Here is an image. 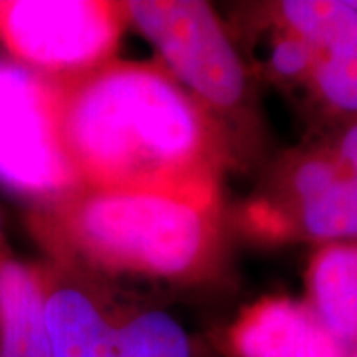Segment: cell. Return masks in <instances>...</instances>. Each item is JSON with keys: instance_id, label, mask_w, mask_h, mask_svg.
<instances>
[{"instance_id": "cell-17", "label": "cell", "mask_w": 357, "mask_h": 357, "mask_svg": "<svg viewBox=\"0 0 357 357\" xmlns=\"http://www.w3.org/2000/svg\"><path fill=\"white\" fill-rule=\"evenodd\" d=\"M351 357H357V349H356V354H351Z\"/></svg>"}, {"instance_id": "cell-1", "label": "cell", "mask_w": 357, "mask_h": 357, "mask_svg": "<svg viewBox=\"0 0 357 357\" xmlns=\"http://www.w3.org/2000/svg\"><path fill=\"white\" fill-rule=\"evenodd\" d=\"M54 82L60 143L79 185L218 197L229 141L161 62L114 58Z\"/></svg>"}, {"instance_id": "cell-3", "label": "cell", "mask_w": 357, "mask_h": 357, "mask_svg": "<svg viewBox=\"0 0 357 357\" xmlns=\"http://www.w3.org/2000/svg\"><path fill=\"white\" fill-rule=\"evenodd\" d=\"M129 24L153 44L161 64L203 105L229 141L232 161L256 153L262 119L241 52L211 4L201 0H131Z\"/></svg>"}, {"instance_id": "cell-5", "label": "cell", "mask_w": 357, "mask_h": 357, "mask_svg": "<svg viewBox=\"0 0 357 357\" xmlns=\"http://www.w3.org/2000/svg\"><path fill=\"white\" fill-rule=\"evenodd\" d=\"M0 183L32 203L79 187L58 131V89L0 58Z\"/></svg>"}, {"instance_id": "cell-7", "label": "cell", "mask_w": 357, "mask_h": 357, "mask_svg": "<svg viewBox=\"0 0 357 357\" xmlns=\"http://www.w3.org/2000/svg\"><path fill=\"white\" fill-rule=\"evenodd\" d=\"M54 357H114L117 307L107 284L50 260L38 262Z\"/></svg>"}, {"instance_id": "cell-9", "label": "cell", "mask_w": 357, "mask_h": 357, "mask_svg": "<svg viewBox=\"0 0 357 357\" xmlns=\"http://www.w3.org/2000/svg\"><path fill=\"white\" fill-rule=\"evenodd\" d=\"M244 229L268 243L330 244L357 238V178L345 173L332 187L282 213L243 211Z\"/></svg>"}, {"instance_id": "cell-12", "label": "cell", "mask_w": 357, "mask_h": 357, "mask_svg": "<svg viewBox=\"0 0 357 357\" xmlns=\"http://www.w3.org/2000/svg\"><path fill=\"white\" fill-rule=\"evenodd\" d=\"M250 60L260 74L282 88L306 89L307 79L316 64L312 44L282 22L270 8L262 4L256 8Z\"/></svg>"}, {"instance_id": "cell-6", "label": "cell", "mask_w": 357, "mask_h": 357, "mask_svg": "<svg viewBox=\"0 0 357 357\" xmlns=\"http://www.w3.org/2000/svg\"><path fill=\"white\" fill-rule=\"evenodd\" d=\"M270 8L316 52L304 89L310 103L330 129L357 121V10L351 0H284L270 2Z\"/></svg>"}, {"instance_id": "cell-2", "label": "cell", "mask_w": 357, "mask_h": 357, "mask_svg": "<svg viewBox=\"0 0 357 357\" xmlns=\"http://www.w3.org/2000/svg\"><path fill=\"white\" fill-rule=\"evenodd\" d=\"M26 225L46 260L102 284H201L215 278L225 252L220 195L79 185L32 203Z\"/></svg>"}, {"instance_id": "cell-13", "label": "cell", "mask_w": 357, "mask_h": 357, "mask_svg": "<svg viewBox=\"0 0 357 357\" xmlns=\"http://www.w3.org/2000/svg\"><path fill=\"white\" fill-rule=\"evenodd\" d=\"M114 357H197L187 330L159 307H117Z\"/></svg>"}, {"instance_id": "cell-10", "label": "cell", "mask_w": 357, "mask_h": 357, "mask_svg": "<svg viewBox=\"0 0 357 357\" xmlns=\"http://www.w3.org/2000/svg\"><path fill=\"white\" fill-rule=\"evenodd\" d=\"M0 357H54L38 264L0 262Z\"/></svg>"}, {"instance_id": "cell-16", "label": "cell", "mask_w": 357, "mask_h": 357, "mask_svg": "<svg viewBox=\"0 0 357 357\" xmlns=\"http://www.w3.org/2000/svg\"><path fill=\"white\" fill-rule=\"evenodd\" d=\"M351 4H354V8L357 10V0H351Z\"/></svg>"}, {"instance_id": "cell-15", "label": "cell", "mask_w": 357, "mask_h": 357, "mask_svg": "<svg viewBox=\"0 0 357 357\" xmlns=\"http://www.w3.org/2000/svg\"><path fill=\"white\" fill-rule=\"evenodd\" d=\"M8 258V250H6V244H4V238H2V232H0V262Z\"/></svg>"}, {"instance_id": "cell-11", "label": "cell", "mask_w": 357, "mask_h": 357, "mask_svg": "<svg viewBox=\"0 0 357 357\" xmlns=\"http://www.w3.org/2000/svg\"><path fill=\"white\" fill-rule=\"evenodd\" d=\"M307 304L324 326L357 347V241L321 244L306 272Z\"/></svg>"}, {"instance_id": "cell-8", "label": "cell", "mask_w": 357, "mask_h": 357, "mask_svg": "<svg viewBox=\"0 0 357 357\" xmlns=\"http://www.w3.org/2000/svg\"><path fill=\"white\" fill-rule=\"evenodd\" d=\"M232 357H351L306 300L266 296L244 307L227 335Z\"/></svg>"}, {"instance_id": "cell-14", "label": "cell", "mask_w": 357, "mask_h": 357, "mask_svg": "<svg viewBox=\"0 0 357 357\" xmlns=\"http://www.w3.org/2000/svg\"><path fill=\"white\" fill-rule=\"evenodd\" d=\"M321 139L328 143L345 171L357 178V121L330 129Z\"/></svg>"}, {"instance_id": "cell-4", "label": "cell", "mask_w": 357, "mask_h": 357, "mask_svg": "<svg viewBox=\"0 0 357 357\" xmlns=\"http://www.w3.org/2000/svg\"><path fill=\"white\" fill-rule=\"evenodd\" d=\"M128 24L126 2L0 0V50L40 76H79L114 60Z\"/></svg>"}]
</instances>
